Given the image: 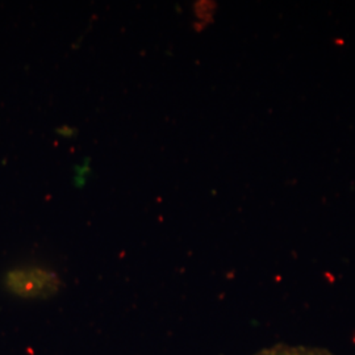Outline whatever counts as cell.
Wrapping results in <instances>:
<instances>
[{"mask_svg":"<svg viewBox=\"0 0 355 355\" xmlns=\"http://www.w3.org/2000/svg\"><path fill=\"white\" fill-rule=\"evenodd\" d=\"M6 286L17 296L28 299H46L60 291V277L46 268H16L7 274Z\"/></svg>","mask_w":355,"mask_h":355,"instance_id":"1","label":"cell"},{"mask_svg":"<svg viewBox=\"0 0 355 355\" xmlns=\"http://www.w3.org/2000/svg\"><path fill=\"white\" fill-rule=\"evenodd\" d=\"M257 355H334L325 349L302 346V345H286L278 343L271 347L261 350Z\"/></svg>","mask_w":355,"mask_h":355,"instance_id":"2","label":"cell"}]
</instances>
